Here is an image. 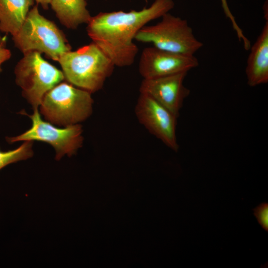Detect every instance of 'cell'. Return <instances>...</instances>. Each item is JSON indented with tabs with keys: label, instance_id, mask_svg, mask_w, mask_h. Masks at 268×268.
I'll return each mask as SVG.
<instances>
[{
	"label": "cell",
	"instance_id": "obj_1",
	"mask_svg": "<svg viewBox=\"0 0 268 268\" xmlns=\"http://www.w3.org/2000/svg\"><path fill=\"white\" fill-rule=\"evenodd\" d=\"M174 5L173 0H155L149 7L138 11L100 12L87 24V34L115 67H128L134 63L138 51L134 40L139 30Z\"/></svg>",
	"mask_w": 268,
	"mask_h": 268
},
{
	"label": "cell",
	"instance_id": "obj_2",
	"mask_svg": "<svg viewBox=\"0 0 268 268\" xmlns=\"http://www.w3.org/2000/svg\"><path fill=\"white\" fill-rule=\"evenodd\" d=\"M58 62L69 83L91 93L102 88L115 67L93 42L64 53Z\"/></svg>",
	"mask_w": 268,
	"mask_h": 268
},
{
	"label": "cell",
	"instance_id": "obj_3",
	"mask_svg": "<svg viewBox=\"0 0 268 268\" xmlns=\"http://www.w3.org/2000/svg\"><path fill=\"white\" fill-rule=\"evenodd\" d=\"M91 93L67 82L59 83L43 97L40 113L51 124L66 127L87 119L93 111Z\"/></svg>",
	"mask_w": 268,
	"mask_h": 268
},
{
	"label": "cell",
	"instance_id": "obj_4",
	"mask_svg": "<svg viewBox=\"0 0 268 268\" xmlns=\"http://www.w3.org/2000/svg\"><path fill=\"white\" fill-rule=\"evenodd\" d=\"M12 40L15 46L23 54L37 51L56 61L62 54L71 50L64 33L53 22L40 14L37 6L29 10Z\"/></svg>",
	"mask_w": 268,
	"mask_h": 268
},
{
	"label": "cell",
	"instance_id": "obj_5",
	"mask_svg": "<svg viewBox=\"0 0 268 268\" xmlns=\"http://www.w3.org/2000/svg\"><path fill=\"white\" fill-rule=\"evenodd\" d=\"M134 40L152 43L160 49L185 55H194L203 46L186 20L169 12L164 14L157 23L141 28Z\"/></svg>",
	"mask_w": 268,
	"mask_h": 268
},
{
	"label": "cell",
	"instance_id": "obj_6",
	"mask_svg": "<svg viewBox=\"0 0 268 268\" xmlns=\"http://www.w3.org/2000/svg\"><path fill=\"white\" fill-rule=\"evenodd\" d=\"M41 54L24 53L14 70L16 83L34 110L38 109L46 93L65 79L63 71L45 61Z\"/></svg>",
	"mask_w": 268,
	"mask_h": 268
},
{
	"label": "cell",
	"instance_id": "obj_7",
	"mask_svg": "<svg viewBox=\"0 0 268 268\" xmlns=\"http://www.w3.org/2000/svg\"><path fill=\"white\" fill-rule=\"evenodd\" d=\"M20 113L26 115L31 119L32 126L17 136L6 137V140L8 143L27 140H37L48 143L54 148L57 160H60L66 154L68 157L71 156L82 146L83 130L80 124L60 128L43 121L38 109L34 110L33 114L31 115H28L24 110Z\"/></svg>",
	"mask_w": 268,
	"mask_h": 268
},
{
	"label": "cell",
	"instance_id": "obj_8",
	"mask_svg": "<svg viewBox=\"0 0 268 268\" xmlns=\"http://www.w3.org/2000/svg\"><path fill=\"white\" fill-rule=\"evenodd\" d=\"M134 110L139 122L150 133L173 151H178L176 116L149 95L141 93Z\"/></svg>",
	"mask_w": 268,
	"mask_h": 268
},
{
	"label": "cell",
	"instance_id": "obj_9",
	"mask_svg": "<svg viewBox=\"0 0 268 268\" xmlns=\"http://www.w3.org/2000/svg\"><path fill=\"white\" fill-rule=\"evenodd\" d=\"M198 66L194 55L176 54L153 46L143 50L138 71L143 79H151L188 72Z\"/></svg>",
	"mask_w": 268,
	"mask_h": 268
},
{
	"label": "cell",
	"instance_id": "obj_10",
	"mask_svg": "<svg viewBox=\"0 0 268 268\" xmlns=\"http://www.w3.org/2000/svg\"><path fill=\"white\" fill-rule=\"evenodd\" d=\"M187 73L182 72L158 78L143 79L139 92L149 95L178 118L184 100L190 92L184 85Z\"/></svg>",
	"mask_w": 268,
	"mask_h": 268
},
{
	"label": "cell",
	"instance_id": "obj_11",
	"mask_svg": "<svg viewBox=\"0 0 268 268\" xmlns=\"http://www.w3.org/2000/svg\"><path fill=\"white\" fill-rule=\"evenodd\" d=\"M245 71L251 87L268 82V20L251 48Z\"/></svg>",
	"mask_w": 268,
	"mask_h": 268
},
{
	"label": "cell",
	"instance_id": "obj_12",
	"mask_svg": "<svg viewBox=\"0 0 268 268\" xmlns=\"http://www.w3.org/2000/svg\"><path fill=\"white\" fill-rule=\"evenodd\" d=\"M33 3L34 0H0V31L15 35Z\"/></svg>",
	"mask_w": 268,
	"mask_h": 268
},
{
	"label": "cell",
	"instance_id": "obj_13",
	"mask_svg": "<svg viewBox=\"0 0 268 268\" xmlns=\"http://www.w3.org/2000/svg\"><path fill=\"white\" fill-rule=\"evenodd\" d=\"M88 0H51L50 4L61 23L74 29L87 24L92 17L87 9Z\"/></svg>",
	"mask_w": 268,
	"mask_h": 268
},
{
	"label": "cell",
	"instance_id": "obj_14",
	"mask_svg": "<svg viewBox=\"0 0 268 268\" xmlns=\"http://www.w3.org/2000/svg\"><path fill=\"white\" fill-rule=\"evenodd\" d=\"M32 145L33 141L27 140L13 150L3 151L0 148V170L10 164L32 157Z\"/></svg>",
	"mask_w": 268,
	"mask_h": 268
},
{
	"label": "cell",
	"instance_id": "obj_15",
	"mask_svg": "<svg viewBox=\"0 0 268 268\" xmlns=\"http://www.w3.org/2000/svg\"><path fill=\"white\" fill-rule=\"evenodd\" d=\"M220 1L225 15L226 17L230 20L233 28L236 32L239 40L243 42L244 47L246 50H249L251 47L250 42L245 36L242 30L237 23L234 16L233 15L229 8L227 0H220Z\"/></svg>",
	"mask_w": 268,
	"mask_h": 268
},
{
	"label": "cell",
	"instance_id": "obj_16",
	"mask_svg": "<svg viewBox=\"0 0 268 268\" xmlns=\"http://www.w3.org/2000/svg\"><path fill=\"white\" fill-rule=\"evenodd\" d=\"M254 215L262 227L268 232V203L263 202L253 209Z\"/></svg>",
	"mask_w": 268,
	"mask_h": 268
},
{
	"label": "cell",
	"instance_id": "obj_17",
	"mask_svg": "<svg viewBox=\"0 0 268 268\" xmlns=\"http://www.w3.org/2000/svg\"><path fill=\"white\" fill-rule=\"evenodd\" d=\"M11 56V54L9 50L6 49L5 46H0V72L2 71L1 65L9 60Z\"/></svg>",
	"mask_w": 268,
	"mask_h": 268
},
{
	"label": "cell",
	"instance_id": "obj_18",
	"mask_svg": "<svg viewBox=\"0 0 268 268\" xmlns=\"http://www.w3.org/2000/svg\"><path fill=\"white\" fill-rule=\"evenodd\" d=\"M37 3L40 4L45 9H47L50 3L51 0H34Z\"/></svg>",
	"mask_w": 268,
	"mask_h": 268
},
{
	"label": "cell",
	"instance_id": "obj_19",
	"mask_svg": "<svg viewBox=\"0 0 268 268\" xmlns=\"http://www.w3.org/2000/svg\"><path fill=\"white\" fill-rule=\"evenodd\" d=\"M6 43V38L1 37L0 35V46H5Z\"/></svg>",
	"mask_w": 268,
	"mask_h": 268
}]
</instances>
